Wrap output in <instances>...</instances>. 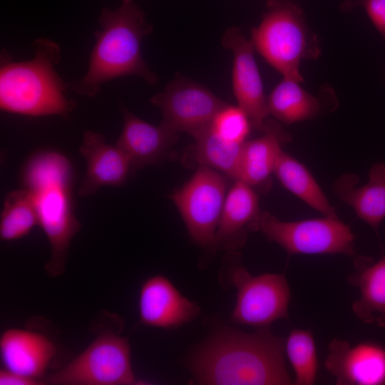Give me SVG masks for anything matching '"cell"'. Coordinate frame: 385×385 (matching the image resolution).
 <instances>
[{
  "label": "cell",
  "mask_w": 385,
  "mask_h": 385,
  "mask_svg": "<svg viewBox=\"0 0 385 385\" xmlns=\"http://www.w3.org/2000/svg\"><path fill=\"white\" fill-rule=\"evenodd\" d=\"M284 341L268 327L254 333L219 330L192 355L195 381L213 385H289Z\"/></svg>",
  "instance_id": "cell-1"
},
{
  "label": "cell",
  "mask_w": 385,
  "mask_h": 385,
  "mask_svg": "<svg viewBox=\"0 0 385 385\" xmlns=\"http://www.w3.org/2000/svg\"><path fill=\"white\" fill-rule=\"evenodd\" d=\"M86 73L69 85L81 96L94 97L101 86L125 76H136L150 84L158 82L141 53L143 39L153 31L145 13L133 2L116 9L104 8L99 16Z\"/></svg>",
  "instance_id": "cell-2"
},
{
  "label": "cell",
  "mask_w": 385,
  "mask_h": 385,
  "mask_svg": "<svg viewBox=\"0 0 385 385\" xmlns=\"http://www.w3.org/2000/svg\"><path fill=\"white\" fill-rule=\"evenodd\" d=\"M34 57L12 61L1 54L0 108L3 111L28 116H69L76 103L66 97L69 84L58 74L61 48L48 38L33 43Z\"/></svg>",
  "instance_id": "cell-3"
},
{
  "label": "cell",
  "mask_w": 385,
  "mask_h": 385,
  "mask_svg": "<svg viewBox=\"0 0 385 385\" xmlns=\"http://www.w3.org/2000/svg\"><path fill=\"white\" fill-rule=\"evenodd\" d=\"M71 179V163L53 151L35 154L24 170L26 189L33 197L38 225L51 245V257L45 265L51 277L64 272L71 242L81 228L72 209Z\"/></svg>",
  "instance_id": "cell-4"
},
{
  "label": "cell",
  "mask_w": 385,
  "mask_h": 385,
  "mask_svg": "<svg viewBox=\"0 0 385 385\" xmlns=\"http://www.w3.org/2000/svg\"><path fill=\"white\" fill-rule=\"evenodd\" d=\"M255 50L284 78L303 81L302 60L321 54L317 36L309 28L299 0H267L266 10L252 29Z\"/></svg>",
  "instance_id": "cell-5"
},
{
  "label": "cell",
  "mask_w": 385,
  "mask_h": 385,
  "mask_svg": "<svg viewBox=\"0 0 385 385\" xmlns=\"http://www.w3.org/2000/svg\"><path fill=\"white\" fill-rule=\"evenodd\" d=\"M58 385H130L136 379L127 338L111 331L101 332L78 356L43 379Z\"/></svg>",
  "instance_id": "cell-6"
},
{
  "label": "cell",
  "mask_w": 385,
  "mask_h": 385,
  "mask_svg": "<svg viewBox=\"0 0 385 385\" xmlns=\"http://www.w3.org/2000/svg\"><path fill=\"white\" fill-rule=\"evenodd\" d=\"M249 227L261 232L289 255H354V235L351 227L338 217L285 222L261 211Z\"/></svg>",
  "instance_id": "cell-7"
},
{
  "label": "cell",
  "mask_w": 385,
  "mask_h": 385,
  "mask_svg": "<svg viewBox=\"0 0 385 385\" xmlns=\"http://www.w3.org/2000/svg\"><path fill=\"white\" fill-rule=\"evenodd\" d=\"M227 176L199 166L192 176L170 195L192 240L213 248L215 236L228 191Z\"/></svg>",
  "instance_id": "cell-8"
},
{
  "label": "cell",
  "mask_w": 385,
  "mask_h": 385,
  "mask_svg": "<svg viewBox=\"0 0 385 385\" xmlns=\"http://www.w3.org/2000/svg\"><path fill=\"white\" fill-rule=\"evenodd\" d=\"M230 279L237 289L232 319L253 327H268L278 319H288L291 291L284 274L252 275L245 268L230 269Z\"/></svg>",
  "instance_id": "cell-9"
},
{
  "label": "cell",
  "mask_w": 385,
  "mask_h": 385,
  "mask_svg": "<svg viewBox=\"0 0 385 385\" xmlns=\"http://www.w3.org/2000/svg\"><path fill=\"white\" fill-rule=\"evenodd\" d=\"M150 102L162 113L163 124L192 138L207 128L217 113L228 104L205 86L181 76L170 81Z\"/></svg>",
  "instance_id": "cell-10"
},
{
  "label": "cell",
  "mask_w": 385,
  "mask_h": 385,
  "mask_svg": "<svg viewBox=\"0 0 385 385\" xmlns=\"http://www.w3.org/2000/svg\"><path fill=\"white\" fill-rule=\"evenodd\" d=\"M222 45L232 52V89L240 107L248 116L252 128L263 132L270 115L267 98L254 56L251 41L237 27H230L224 33Z\"/></svg>",
  "instance_id": "cell-11"
},
{
  "label": "cell",
  "mask_w": 385,
  "mask_h": 385,
  "mask_svg": "<svg viewBox=\"0 0 385 385\" xmlns=\"http://www.w3.org/2000/svg\"><path fill=\"white\" fill-rule=\"evenodd\" d=\"M324 366L340 385L385 384V347L374 342L354 345L334 339Z\"/></svg>",
  "instance_id": "cell-12"
},
{
  "label": "cell",
  "mask_w": 385,
  "mask_h": 385,
  "mask_svg": "<svg viewBox=\"0 0 385 385\" xmlns=\"http://www.w3.org/2000/svg\"><path fill=\"white\" fill-rule=\"evenodd\" d=\"M123 128L116 145L128 158L131 173L147 165L159 164L171 154L178 133L160 123L152 125L121 107Z\"/></svg>",
  "instance_id": "cell-13"
},
{
  "label": "cell",
  "mask_w": 385,
  "mask_h": 385,
  "mask_svg": "<svg viewBox=\"0 0 385 385\" xmlns=\"http://www.w3.org/2000/svg\"><path fill=\"white\" fill-rule=\"evenodd\" d=\"M138 307L140 324L167 329L183 325L200 313L195 303L161 274L153 276L143 284Z\"/></svg>",
  "instance_id": "cell-14"
},
{
  "label": "cell",
  "mask_w": 385,
  "mask_h": 385,
  "mask_svg": "<svg viewBox=\"0 0 385 385\" xmlns=\"http://www.w3.org/2000/svg\"><path fill=\"white\" fill-rule=\"evenodd\" d=\"M79 153L87 165L78 191L81 197L91 195L103 186L121 185L132 174L125 154L117 145L108 144L101 133L85 131Z\"/></svg>",
  "instance_id": "cell-15"
},
{
  "label": "cell",
  "mask_w": 385,
  "mask_h": 385,
  "mask_svg": "<svg viewBox=\"0 0 385 385\" xmlns=\"http://www.w3.org/2000/svg\"><path fill=\"white\" fill-rule=\"evenodd\" d=\"M55 354L53 343L38 332L13 328L6 330L0 339L4 369L42 382Z\"/></svg>",
  "instance_id": "cell-16"
},
{
  "label": "cell",
  "mask_w": 385,
  "mask_h": 385,
  "mask_svg": "<svg viewBox=\"0 0 385 385\" xmlns=\"http://www.w3.org/2000/svg\"><path fill=\"white\" fill-rule=\"evenodd\" d=\"M262 133L260 138L243 143L237 180L247 183L254 189L267 190L282 147L291 140V137L278 122L272 119L266 120Z\"/></svg>",
  "instance_id": "cell-17"
},
{
  "label": "cell",
  "mask_w": 385,
  "mask_h": 385,
  "mask_svg": "<svg viewBox=\"0 0 385 385\" xmlns=\"http://www.w3.org/2000/svg\"><path fill=\"white\" fill-rule=\"evenodd\" d=\"M234 181L226 195L213 249L241 247L246 238V227L261 212L255 189L242 180Z\"/></svg>",
  "instance_id": "cell-18"
},
{
  "label": "cell",
  "mask_w": 385,
  "mask_h": 385,
  "mask_svg": "<svg viewBox=\"0 0 385 385\" xmlns=\"http://www.w3.org/2000/svg\"><path fill=\"white\" fill-rule=\"evenodd\" d=\"M358 180L356 175H343L335 181L334 191L377 233L385 218V163H376L371 168L364 185L357 188Z\"/></svg>",
  "instance_id": "cell-19"
},
{
  "label": "cell",
  "mask_w": 385,
  "mask_h": 385,
  "mask_svg": "<svg viewBox=\"0 0 385 385\" xmlns=\"http://www.w3.org/2000/svg\"><path fill=\"white\" fill-rule=\"evenodd\" d=\"M354 265L355 272L347 282L359 289L360 297L352 304V311L364 323L385 327V256L376 262L358 256Z\"/></svg>",
  "instance_id": "cell-20"
},
{
  "label": "cell",
  "mask_w": 385,
  "mask_h": 385,
  "mask_svg": "<svg viewBox=\"0 0 385 385\" xmlns=\"http://www.w3.org/2000/svg\"><path fill=\"white\" fill-rule=\"evenodd\" d=\"M274 174L285 188L324 217H338L308 169L283 150L279 155Z\"/></svg>",
  "instance_id": "cell-21"
},
{
  "label": "cell",
  "mask_w": 385,
  "mask_h": 385,
  "mask_svg": "<svg viewBox=\"0 0 385 385\" xmlns=\"http://www.w3.org/2000/svg\"><path fill=\"white\" fill-rule=\"evenodd\" d=\"M299 82L284 78L267 97L270 115L292 124L313 118L322 110L320 98L305 91Z\"/></svg>",
  "instance_id": "cell-22"
},
{
  "label": "cell",
  "mask_w": 385,
  "mask_h": 385,
  "mask_svg": "<svg viewBox=\"0 0 385 385\" xmlns=\"http://www.w3.org/2000/svg\"><path fill=\"white\" fill-rule=\"evenodd\" d=\"M187 157L194 164L217 170L237 179L242 144L227 142L215 133L210 125L195 135Z\"/></svg>",
  "instance_id": "cell-23"
},
{
  "label": "cell",
  "mask_w": 385,
  "mask_h": 385,
  "mask_svg": "<svg viewBox=\"0 0 385 385\" xmlns=\"http://www.w3.org/2000/svg\"><path fill=\"white\" fill-rule=\"evenodd\" d=\"M36 225H38V213L30 192L25 188L8 193L1 213V239L4 241L20 239Z\"/></svg>",
  "instance_id": "cell-24"
},
{
  "label": "cell",
  "mask_w": 385,
  "mask_h": 385,
  "mask_svg": "<svg viewBox=\"0 0 385 385\" xmlns=\"http://www.w3.org/2000/svg\"><path fill=\"white\" fill-rule=\"evenodd\" d=\"M285 353L297 385L314 384L319 368L317 346L311 330L293 329L284 342Z\"/></svg>",
  "instance_id": "cell-25"
},
{
  "label": "cell",
  "mask_w": 385,
  "mask_h": 385,
  "mask_svg": "<svg viewBox=\"0 0 385 385\" xmlns=\"http://www.w3.org/2000/svg\"><path fill=\"white\" fill-rule=\"evenodd\" d=\"M210 128L225 140L242 144L247 140L252 125L248 116L240 107L227 104L215 116Z\"/></svg>",
  "instance_id": "cell-26"
},
{
  "label": "cell",
  "mask_w": 385,
  "mask_h": 385,
  "mask_svg": "<svg viewBox=\"0 0 385 385\" xmlns=\"http://www.w3.org/2000/svg\"><path fill=\"white\" fill-rule=\"evenodd\" d=\"M362 7L371 21L385 39V0H344L341 9L348 12Z\"/></svg>",
  "instance_id": "cell-27"
},
{
  "label": "cell",
  "mask_w": 385,
  "mask_h": 385,
  "mask_svg": "<svg viewBox=\"0 0 385 385\" xmlns=\"http://www.w3.org/2000/svg\"><path fill=\"white\" fill-rule=\"evenodd\" d=\"M43 382L6 369L0 371V385H38Z\"/></svg>",
  "instance_id": "cell-28"
},
{
  "label": "cell",
  "mask_w": 385,
  "mask_h": 385,
  "mask_svg": "<svg viewBox=\"0 0 385 385\" xmlns=\"http://www.w3.org/2000/svg\"><path fill=\"white\" fill-rule=\"evenodd\" d=\"M133 2V0H122V4H128Z\"/></svg>",
  "instance_id": "cell-29"
}]
</instances>
